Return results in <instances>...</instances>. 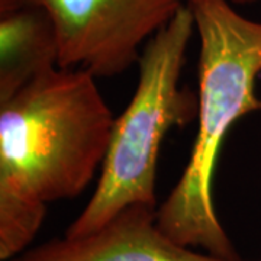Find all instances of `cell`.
<instances>
[{
	"label": "cell",
	"mask_w": 261,
	"mask_h": 261,
	"mask_svg": "<svg viewBox=\"0 0 261 261\" xmlns=\"http://www.w3.org/2000/svg\"><path fill=\"white\" fill-rule=\"evenodd\" d=\"M195 31L193 15L183 6L142 48L137 89L115 118L97 186L65 235L93 232L128 206L157 207L163 140L171 128H183L197 116V94L180 84Z\"/></svg>",
	"instance_id": "3"
},
{
	"label": "cell",
	"mask_w": 261,
	"mask_h": 261,
	"mask_svg": "<svg viewBox=\"0 0 261 261\" xmlns=\"http://www.w3.org/2000/svg\"><path fill=\"white\" fill-rule=\"evenodd\" d=\"M58 67V39L47 10L25 5L0 15V103Z\"/></svg>",
	"instance_id": "6"
},
{
	"label": "cell",
	"mask_w": 261,
	"mask_h": 261,
	"mask_svg": "<svg viewBox=\"0 0 261 261\" xmlns=\"http://www.w3.org/2000/svg\"><path fill=\"white\" fill-rule=\"evenodd\" d=\"M25 5H28L27 0H0V15L19 9Z\"/></svg>",
	"instance_id": "7"
},
{
	"label": "cell",
	"mask_w": 261,
	"mask_h": 261,
	"mask_svg": "<svg viewBox=\"0 0 261 261\" xmlns=\"http://www.w3.org/2000/svg\"><path fill=\"white\" fill-rule=\"evenodd\" d=\"M9 261H244L183 247L157 225V207L132 205L93 232L54 238Z\"/></svg>",
	"instance_id": "5"
},
{
	"label": "cell",
	"mask_w": 261,
	"mask_h": 261,
	"mask_svg": "<svg viewBox=\"0 0 261 261\" xmlns=\"http://www.w3.org/2000/svg\"><path fill=\"white\" fill-rule=\"evenodd\" d=\"M47 10L58 39V67L96 79L138 64L141 51L186 0H27Z\"/></svg>",
	"instance_id": "4"
},
{
	"label": "cell",
	"mask_w": 261,
	"mask_h": 261,
	"mask_svg": "<svg viewBox=\"0 0 261 261\" xmlns=\"http://www.w3.org/2000/svg\"><path fill=\"white\" fill-rule=\"evenodd\" d=\"M199 37L197 128L192 152L167 199L157 207L159 228L183 247L238 260L219 222L214 178L219 151L235 122L261 112V22L245 18L228 0H186Z\"/></svg>",
	"instance_id": "2"
},
{
	"label": "cell",
	"mask_w": 261,
	"mask_h": 261,
	"mask_svg": "<svg viewBox=\"0 0 261 261\" xmlns=\"http://www.w3.org/2000/svg\"><path fill=\"white\" fill-rule=\"evenodd\" d=\"M113 123L96 77L82 68L57 67L0 103V260L28 250L47 203L92 183Z\"/></svg>",
	"instance_id": "1"
},
{
	"label": "cell",
	"mask_w": 261,
	"mask_h": 261,
	"mask_svg": "<svg viewBox=\"0 0 261 261\" xmlns=\"http://www.w3.org/2000/svg\"><path fill=\"white\" fill-rule=\"evenodd\" d=\"M235 3H250V2H257V0H233Z\"/></svg>",
	"instance_id": "8"
}]
</instances>
